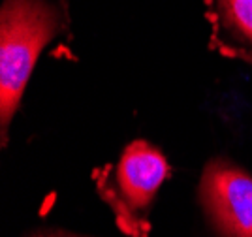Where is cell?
Wrapping results in <instances>:
<instances>
[{
  "mask_svg": "<svg viewBox=\"0 0 252 237\" xmlns=\"http://www.w3.org/2000/svg\"><path fill=\"white\" fill-rule=\"evenodd\" d=\"M64 6L53 0H2L0 8V126L2 143L25 87L45 45L66 27Z\"/></svg>",
  "mask_w": 252,
  "mask_h": 237,
  "instance_id": "6da1fadb",
  "label": "cell"
},
{
  "mask_svg": "<svg viewBox=\"0 0 252 237\" xmlns=\"http://www.w3.org/2000/svg\"><path fill=\"white\" fill-rule=\"evenodd\" d=\"M168 171V162L157 147L137 139L126 147L117 164L100 179V192L126 232L132 234L137 226H143Z\"/></svg>",
  "mask_w": 252,
  "mask_h": 237,
  "instance_id": "7a4b0ae2",
  "label": "cell"
},
{
  "mask_svg": "<svg viewBox=\"0 0 252 237\" xmlns=\"http://www.w3.org/2000/svg\"><path fill=\"white\" fill-rule=\"evenodd\" d=\"M200 198L224 237H252V177L226 160L211 162L201 177Z\"/></svg>",
  "mask_w": 252,
  "mask_h": 237,
  "instance_id": "3957f363",
  "label": "cell"
},
{
  "mask_svg": "<svg viewBox=\"0 0 252 237\" xmlns=\"http://www.w3.org/2000/svg\"><path fill=\"white\" fill-rule=\"evenodd\" d=\"M207 13L222 47L252 55V0H209Z\"/></svg>",
  "mask_w": 252,
  "mask_h": 237,
  "instance_id": "277c9868",
  "label": "cell"
},
{
  "mask_svg": "<svg viewBox=\"0 0 252 237\" xmlns=\"http://www.w3.org/2000/svg\"><path fill=\"white\" fill-rule=\"evenodd\" d=\"M38 237H75V236H66V234H45V236H38Z\"/></svg>",
  "mask_w": 252,
  "mask_h": 237,
  "instance_id": "5b68a950",
  "label": "cell"
}]
</instances>
